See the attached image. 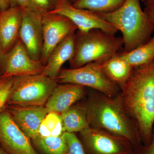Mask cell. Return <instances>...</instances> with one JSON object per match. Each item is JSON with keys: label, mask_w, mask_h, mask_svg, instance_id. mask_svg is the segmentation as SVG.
Returning a JSON list of instances; mask_svg holds the SVG:
<instances>
[{"label": "cell", "mask_w": 154, "mask_h": 154, "mask_svg": "<svg viewBox=\"0 0 154 154\" xmlns=\"http://www.w3.org/2000/svg\"><path fill=\"white\" fill-rule=\"evenodd\" d=\"M120 96L125 110L137 126L141 143L149 144L153 137L154 60L134 68Z\"/></svg>", "instance_id": "cell-1"}, {"label": "cell", "mask_w": 154, "mask_h": 154, "mask_svg": "<svg viewBox=\"0 0 154 154\" xmlns=\"http://www.w3.org/2000/svg\"><path fill=\"white\" fill-rule=\"evenodd\" d=\"M85 105L90 127L126 138L135 146L141 143L137 126L125 110L120 94L110 97L95 91Z\"/></svg>", "instance_id": "cell-2"}, {"label": "cell", "mask_w": 154, "mask_h": 154, "mask_svg": "<svg viewBox=\"0 0 154 154\" xmlns=\"http://www.w3.org/2000/svg\"><path fill=\"white\" fill-rule=\"evenodd\" d=\"M96 14L121 32L125 52L147 42L154 31L150 18L142 9L140 0H126L114 12Z\"/></svg>", "instance_id": "cell-3"}, {"label": "cell", "mask_w": 154, "mask_h": 154, "mask_svg": "<svg viewBox=\"0 0 154 154\" xmlns=\"http://www.w3.org/2000/svg\"><path fill=\"white\" fill-rule=\"evenodd\" d=\"M124 45L122 37L116 36L99 29L75 33V53L69 61L71 69L91 62L104 61L118 53Z\"/></svg>", "instance_id": "cell-4"}, {"label": "cell", "mask_w": 154, "mask_h": 154, "mask_svg": "<svg viewBox=\"0 0 154 154\" xmlns=\"http://www.w3.org/2000/svg\"><path fill=\"white\" fill-rule=\"evenodd\" d=\"M57 79L41 74L14 77L8 104L17 106H44L54 88Z\"/></svg>", "instance_id": "cell-5"}, {"label": "cell", "mask_w": 154, "mask_h": 154, "mask_svg": "<svg viewBox=\"0 0 154 154\" xmlns=\"http://www.w3.org/2000/svg\"><path fill=\"white\" fill-rule=\"evenodd\" d=\"M103 62L95 61L77 68L61 70L57 79L63 84H76L92 88L109 97L118 96L121 89L103 72Z\"/></svg>", "instance_id": "cell-6"}, {"label": "cell", "mask_w": 154, "mask_h": 154, "mask_svg": "<svg viewBox=\"0 0 154 154\" xmlns=\"http://www.w3.org/2000/svg\"><path fill=\"white\" fill-rule=\"evenodd\" d=\"M80 134L87 154H133L135 146L126 138L91 127Z\"/></svg>", "instance_id": "cell-7"}, {"label": "cell", "mask_w": 154, "mask_h": 154, "mask_svg": "<svg viewBox=\"0 0 154 154\" xmlns=\"http://www.w3.org/2000/svg\"><path fill=\"white\" fill-rule=\"evenodd\" d=\"M42 19L43 45L40 61L45 66L53 49L78 29L69 18L60 14L47 13L42 15Z\"/></svg>", "instance_id": "cell-8"}, {"label": "cell", "mask_w": 154, "mask_h": 154, "mask_svg": "<svg viewBox=\"0 0 154 154\" xmlns=\"http://www.w3.org/2000/svg\"><path fill=\"white\" fill-rule=\"evenodd\" d=\"M48 13L60 14L67 17L81 32L99 29L113 35L118 32L114 26L98 14L85 9L75 8L69 0H57L54 10Z\"/></svg>", "instance_id": "cell-9"}, {"label": "cell", "mask_w": 154, "mask_h": 154, "mask_svg": "<svg viewBox=\"0 0 154 154\" xmlns=\"http://www.w3.org/2000/svg\"><path fill=\"white\" fill-rule=\"evenodd\" d=\"M0 144L10 154H38L8 110L0 113Z\"/></svg>", "instance_id": "cell-10"}, {"label": "cell", "mask_w": 154, "mask_h": 154, "mask_svg": "<svg viewBox=\"0 0 154 154\" xmlns=\"http://www.w3.org/2000/svg\"><path fill=\"white\" fill-rule=\"evenodd\" d=\"M45 66L29 55L20 39L5 56L4 72L1 78L41 74Z\"/></svg>", "instance_id": "cell-11"}, {"label": "cell", "mask_w": 154, "mask_h": 154, "mask_svg": "<svg viewBox=\"0 0 154 154\" xmlns=\"http://www.w3.org/2000/svg\"><path fill=\"white\" fill-rule=\"evenodd\" d=\"M22 10L19 39L31 57L40 61L43 45L42 15L29 9Z\"/></svg>", "instance_id": "cell-12"}, {"label": "cell", "mask_w": 154, "mask_h": 154, "mask_svg": "<svg viewBox=\"0 0 154 154\" xmlns=\"http://www.w3.org/2000/svg\"><path fill=\"white\" fill-rule=\"evenodd\" d=\"M15 123L30 139L38 135L42 122L48 113L44 106L14 105L8 110Z\"/></svg>", "instance_id": "cell-13"}, {"label": "cell", "mask_w": 154, "mask_h": 154, "mask_svg": "<svg viewBox=\"0 0 154 154\" xmlns=\"http://www.w3.org/2000/svg\"><path fill=\"white\" fill-rule=\"evenodd\" d=\"M23 10L19 7H11L0 12V41L5 54L19 39Z\"/></svg>", "instance_id": "cell-14"}, {"label": "cell", "mask_w": 154, "mask_h": 154, "mask_svg": "<svg viewBox=\"0 0 154 154\" xmlns=\"http://www.w3.org/2000/svg\"><path fill=\"white\" fill-rule=\"evenodd\" d=\"M85 94V87L74 84L57 85L45 105L48 113L61 114L82 99Z\"/></svg>", "instance_id": "cell-15"}, {"label": "cell", "mask_w": 154, "mask_h": 154, "mask_svg": "<svg viewBox=\"0 0 154 154\" xmlns=\"http://www.w3.org/2000/svg\"><path fill=\"white\" fill-rule=\"evenodd\" d=\"M75 33L69 35L61 42L50 54L42 74L57 79L63 64L69 61L75 53Z\"/></svg>", "instance_id": "cell-16"}, {"label": "cell", "mask_w": 154, "mask_h": 154, "mask_svg": "<svg viewBox=\"0 0 154 154\" xmlns=\"http://www.w3.org/2000/svg\"><path fill=\"white\" fill-rule=\"evenodd\" d=\"M102 68L107 78L117 85L121 90L129 79L134 69L119 53L103 61Z\"/></svg>", "instance_id": "cell-17"}, {"label": "cell", "mask_w": 154, "mask_h": 154, "mask_svg": "<svg viewBox=\"0 0 154 154\" xmlns=\"http://www.w3.org/2000/svg\"><path fill=\"white\" fill-rule=\"evenodd\" d=\"M60 115L64 132L80 133L90 127L85 105H72Z\"/></svg>", "instance_id": "cell-18"}, {"label": "cell", "mask_w": 154, "mask_h": 154, "mask_svg": "<svg viewBox=\"0 0 154 154\" xmlns=\"http://www.w3.org/2000/svg\"><path fill=\"white\" fill-rule=\"evenodd\" d=\"M119 54L134 68L151 62L154 60V36L145 44Z\"/></svg>", "instance_id": "cell-19"}, {"label": "cell", "mask_w": 154, "mask_h": 154, "mask_svg": "<svg viewBox=\"0 0 154 154\" xmlns=\"http://www.w3.org/2000/svg\"><path fill=\"white\" fill-rule=\"evenodd\" d=\"M31 140L34 146L44 154H67V144L63 134L59 136L48 137L38 135Z\"/></svg>", "instance_id": "cell-20"}, {"label": "cell", "mask_w": 154, "mask_h": 154, "mask_svg": "<svg viewBox=\"0 0 154 154\" xmlns=\"http://www.w3.org/2000/svg\"><path fill=\"white\" fill-rule=\"evenodd\" d=\"M126 0H77L75 8L85 9L96 14H108L119 9Z\"/></svg>", "instance_id": "cell-21"}, {"label": "cell", "mask_w": 154, "mask_h": 154, "mask_svg": "<svg viewBox=\"0 0 154 154\" xmlns=\"http://www.w3.org/2000/svg\"><path fill=\"white\" fill-rule=\"evenodd\" d=\"M65 132L60 114L51 112L45 116L38 131V135L43 137H56Z\"/></svg>", "instance_id": "cell-22"}, {"label": "cell", "mask_w": 154, "mask_h": 154, "mask_svg": "<svg viewBox=\"0 0 154 154\" xmlns=\"http://www.w3.org/2000/svg\"><path fill=\"white\" fill-rule=\"evenodd\" d=\"M13 78H0V113L4 110L13 85Z\"/></svg>", "instance_id": "cell-23"}, {"label": "cell", "mask_w": 154, "mask_h": 154, "mask_svg": "<svg viewBox=\"0 0 154 154\" xmlns=\"http://www.w3.org/2000/svg\"><path fill=\"white\" fill-rule=\"evenodd\" d=\"M68 146L67 154H85L84 146L75 133H63Z\"/></svg>", "instance_id": "cell-24"}, {"label": "cell", "mask_w": 154, "mask_h": 154, "mask_svg": "<svg viewBox=\"0 0 154 154\" xmlns=\"http://www.w3.org/2000/svg\"><path fill=\"white\" fill-rule=\"evenodd\" d=\"M39 14L50 13L54 10L57 0H30Z\"/></svg>", "instance_id": "cell-25"}, {"label": "cell", "mask_w": 154, "mask_h": 154, "mask_svg": "<svg viewBox=\"0 0 154 154\" xmlns=\"http://www.w3.org/2000/svg\"><path fill=\"white\" fill-rule=\"evenodd\" d=\"M133 154H154V135L149 144L145 145L141 143L135 146Z\"/></svg>", "instance_id": "cell-26"}, {"label": "cell", "mask_w": 154, "mask_h": 154, "mask_svg": "<svg viewBox=\"0 0 154 154\" xmlns=\"http://www.w3.org/2000/svg\"><path fill=\"white\" fill-rule=\"evenodd\" d=\"M8 1L11 7H19L23 9H29L39 14L30 0H8Z\"/></svg>", "instance_id": "cell-27"}, {"label": "cell", "mask_w": 154, "mask_h": 154, "mask_svg": "<svg viewBox=\"0 0 154 154\" xmlns=\"http://www.w3.org/2000/svg\"><path fill=\"white\" fill-rule=\"evenodd\" d=\"M143 3L145 6L144 11L154 13V0H147Z\"/></svg>", "instance_id": "cell-28"}, {"label": "cell", "mask_w": 154, "mask_h": 154, "mask_svg": "<svg viewBox=\"0 0 154 154\" xmlns=\"http://www.w3.org/2000/svg\"><path fill=\"white\" fill-rule=\"evenodd\" d=\"M11 7L8 0H0V12H2Z\"/></svg>", "instance_id": "cell-29"}, {"label": "cell", "mask_w": 154, "mask_h": 154, "mask_svg": "<svg viewBox=\"0 0 154 154\" xmlns=\"http://www.w3.org/2000/svg\"><path fill=\"white\" fill-rule=\"evenodd\" d=\"M5 56V54L4 53L2 43L0 41V72L2 70V68L4 66Z\"/></svg>", "instance_id": "cell-30"}, {"label": "cell", "mask_w": 154, "mask_h": 154, "mask_svg": "<svg viewBox=\"0 0 154 154\" xmlns=\"http://www.w3.org/2000/svg\"><path fill=\"white\" fill-rule=\"evenodd\" d=\"M146 13L148 14L152 22L153 25L154 29V13H151V12H146L145 11Z\"/></svg>", "instance_id": "cell-31"}, {"label": "cell", "mask_w": 154, "mask_h": 154, "mask_svg": "<svg viewBox=\"0 0 154 154\" xmlns=\"http://www.w3.org/2000/svg\"><path fill=\"white\" fill-rule=\"evenodd\" d=\"M0 154H10L6 152L4 149L0 147Z\"/></svg>", "instance_id": "cell-32"}, {"label": "cell", "mask_w": 154, "mask_h": 154, "mask_svg": "<svg viewBox=\"0 0 154 154\" xmlns=\"http://www.w3.org/2000/svg\"><path fill=\"white\" fill-rule=\"evenodd\" d=\"M69 1L72 4H73L74 3H75L77 0H69Z\"/></svg>", "instance_id": "cell-33"}, {"label": "cell", "mask_w": 154, "mask_h": 154, "mask_svg": "<svg viewBox=\"0 0 154 154\" xmlns=\"http://www.w3.org/2000/svg\"><path fill=\"white\" fill-rule=\"evenodd\" d=\"M147 1V0H141V1L142 2H143L144 3V2H146V1Z\"/></svg>", "instance_id": "cell-34"}, {"label": "cell", "mask_w": 154, "mask_h": 154, "mask_svg": "<svg viewBox=\"0 0 154 154\" xmlns=\"http://www.w3.org/2000/svg\"><path fill=\"white\" fill-rule=\"evenodd\" d=\"M0 78H1V77H0Z\"/></svg>", "instance_id": "cell-35"}]
</instances>
